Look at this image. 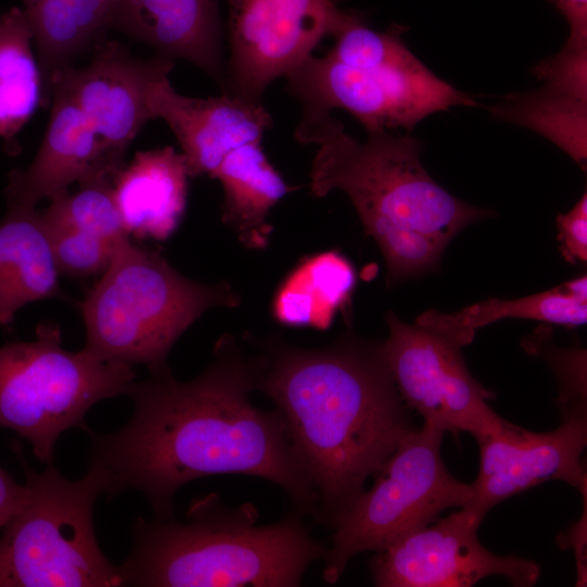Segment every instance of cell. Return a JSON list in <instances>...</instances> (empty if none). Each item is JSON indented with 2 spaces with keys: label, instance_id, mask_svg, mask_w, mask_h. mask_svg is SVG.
Masks as SVG:
<instances>
[{
  "label": "cell",
  "instance_id": "obj_21",
  "mask_svg": "<svg viewBox=\"0 0 587 587\" xmlns=\"http://www.w3.org/2000/svg\"><path fill=\"white\" fill-rule=\"evenodd\" d=\"M503 319L535 320L564 326H580L587 322V277L582 275L552 289L507 300L491 298L455 313L428 310L415 321L460 347L472 342L475 333Z\"/></svg>",
  "mask_w": 587,
  "mask_h": 587
},
{
  "label": "cell",
  "instance_id": "obj_32",
  "mask_svg": "<svg viewBox=\"0 0 587 587\" xmlns=\"http://www.w3.org/2000/svg\"><path fill=\"white\" fill-rule=\"evenodd\" d=\"M565 17L570 35L566 43L587 46V0H551Z\"/></svg>",
  "mask_w": 587,
  "mask_h": 587
},
{
  "label": "cell",
  "instance_id": "obj_15",
  "mask_svg": "<svg viewBox=\"0 0 587 587\" xmlns=\"http://www.w3.org/2000/svg\"><path fill=\"white\" fill-rule=\"evenodd\" d=\"M50 100L48 127L33 162L8 175L7 207L36 209L40 201L68 191L74 183L113 182L125 165L107 151L78 104L57 80L51 83Z\"/></svg>",
  "mask_w": 587,
  "mask_h": 587
},
{
  "label": "cell",
  "instance_id": "obj_5",
  "mask_svg": "<svg viewBox=\"0 0 587 587\" xmlns=\"http://www.w3.org/2000/svg\"><path fill=\"white\" fill-rule=\"evenodd\" d=\"M402 32L398 25L375 30L355 15L326 55H310L285 76L288 90L303 111L342 109L366 130H411L434 113L477 104L422 63Z\"/></svg>",
  "mask_w": 587,
  "mask_h": 587
},
{
  "label": "cell",
  "instance_id": "obj_16",
  "mask_svg": "<svg viewBox=\"0 0 587 587\" xmlns=\"http://www.w3.org/2000/svg\"><path fill=\"white\" fill-rule=\"evenodd\" d=\"M152 118H162L174 133L190 177L212 175L237 148L261 141L272 116L261 102L222 95L192 98L177 92L168 75L149 88Z\"/></svg>",
  "mask_w": 587,
  "mask_h": 587
},
{
  "label": "cell",
  "instance_id": "obj_27",
  "mask_svg": "<svg viewBox=\"0 0 587 587\" xmlns=\"http://www.w3.org/2000/svg\"><path fill=\"white\" fill-rule=\"evenodd\" d=\"M46 227L60 275L73 278L102 274L110 265L121 240L113 242L74 229L50 227L47 224Z\"/></svg>",
  "mask_w": 587,
  "mask_h": 587
},
{
  "label": "cell",
  "instance_id": "obj_20",
  "mask_svg": "<svg viewBox=\"0 0 587 587\" xmlns=\"http://www.w3.org/2000/svg\"><path fill=\"white\" fill-rule=\"evenodd\" d=\"M212 178L223 188L222 220L249 250H265L272 226L270 210L294 190L265 155L261 141L229 153Z\"/></svg>",
  "mask_w": 587,
  "mask_h": 587
},
{
  "label": "cell",
  "instance_id": "obj_24",
  "mask_svg": "<svg viewBox=\"0 0 587 587\" xmlns=\"http://www.w3.org/2000/svg\"><path fill=\"white\" fill-rule=\"evenodd\" d=\"M33 42V29L23 9L0 12V139L12 154L17 152L16 135L43 98Z\"/></svg>",
  "mask_w": 587,
  "mask_h": 587
},
{
  "label": "cell",
  "instance_id": "obj_7",
  "mask_svg": "<svg viewBox=\"0 0 587 587\" xmlns=\"http://www.w3.org/2000/svg\"><path fill=\"white\" fill-rule=\"evenodd\" d=\"M30 495L0 537V587H120L118 566L102 552L93 508L103 494L100 476L87 470L65 478L53 462L34 471L17 445Z\"/></svg>",
  "mask_w": 587,
  "mask_h": 587
},
{
  "label": "cell",
  "instance_id": "obj_23",
  "mask_svg": "<svg viewBox=\"0 0 587 587\" xmlns=\"http://www.w3.org/2000/svg\"><path fill=\"white\" fill-rule=\"evenodd\" d=\"M357 284L353 265L335 250L302 260L277 288L274 319L286 326L326 329L350 300Z\"/></svg>",
  "mask_w": 587,
  "mask_h": 587
},
{
  "label": "cell",
  "instance_id": "obj_8",
  "mask_svg": "<svg viewBox=\"0 0 587 587\" xmlns=\"http://www.w3.org/2000/svg\"><path fill=\"white\" fill-rule=\"evenodd\" d=\"M132 365L62 347L61 327L43 322L35 339L0 347V427L26 439L42 463L67 429L87 432V412L99 401L127 395L136 382Z\"/></svg>",
  "mask_w": 587,
  "mask_h": 587
},
{
  "label": "cell",
  "instance_id": "obj_13",
  "mask_svg": "<svg viewBox=\"0 0 587 587\" xmlns=\"http://www.w3.org/2000/svg\"><path fill=\"white\" fill-rule=\"evenodd\" d=\"M479 467L469 508L482 516L501 501L548 480L577 489L586 501L587 475L583 453L587 416L563 419L553 430L536 433L505 422L480 439Z\"/></svg>",
  "mask_w": 587,
  "mask_h": 587
},
{
  "label": "cell",
  "instance_id": "obj_9",
  "mask_svg": "<svg viewBox=\"0 0 587 587\" xmlns=\"http://www.w3.org/2000/svg\"><path fill=\"white\" fill-rule=\"evenodd\" d=\"M444 432L423 424L407 434L375 473L373 487L359 497L332 536L323 577L337 583L350 560L378 552L422 529L450 508L472 501V483L451 475L441 457Z\"/></svg>",
  "mask_w": 587,
  "mask_h": 587
},
{
  "label": "cell",
  "instance_id": "obj_11",
  "mask_svg": "<svg viewBox=\"0 0 587 587\" xmlns=\"http://www.w3.org/2000/svg\"><path fill=\"white\" fill-rule=\"evenodd\" d=\"M226 1L230 53L223 93L250 102H261L273 80L285 77L355 15L332 0Z\"/></svg>",
  "mask_w": 587,
  "mask_h": 587
},
{
  "label": "cell",
  "instance_id": "obj_31",
  "mask_svg": "<svg viewBox=\"0 0 587 587\" xmlns=\"http://www.w3.org/2000/svg\"><path fill=\"white\" fill-rule=\"evenodd\" d=\"M30 495L29 486L18 484L0 466V529L23 509Z\"/></svg>",
  "mask_w": 587,
  "mask_h": 587
},
{
  "label": "cell",
  "instance_id": "obj_14",
  "mask_svg": "<svg viewBox=\"0 0 587 587\" xmlns=\"http://www.w3.org/2000/svg\"><path fill=\"white\" fill-rule=\"evenodd\" d=\"M174 66L172 59L158 54L141 59L120 42L102 41L95 46L88 64L68 66L51 83L57 80L66 88L107 151L125 164L128 147L153 120L147 100L149 88Z\"/></svg>",
  "mask_w": 587,
  "mask_h": 587
},
{
  "label": "cell",
  "instance_id": "obj_22",
  "mask_svg": "<svg viewBox=\"0 0 587 587\" xmlns=\"http://www.w3.org/2000/svg\"><path fill=\"white\" fill-rule=\"evenodd\" d=\"M34 34L43 83L42 101L49 99L51 79L73 65L100 33L111 26L117 0H22Z\"/></svg>",
  "mask_w": 587,
  "mask_h": 587
},
{
  "label": "cell",
  "instance_id": "obj_1",
  "mask_svg": "<svg viewBox=\"0 0 587 587\" xmlns=\"http://www.w3.org/2000/svg\"><path fill=\"white\" fill-rule=\"evenodd\" d=\"M260 358L247 357L233 337H222L213 361L190 380L171 371L135 382L134 403L122 428L91 440L88 470L109 497L136 490L154 517L174 516L185 484L217 474L255 476L279 486L291 510L315 517L317 497L280 413L255 407Z\"/></svg>",
  "mask_w": 587,
  "mask_h": 587
},
{
  "label": "cell",
  "instance_id": "obj_30",
  "mask_svg": "<svg viewBox=\"0 0 587 587\" xmlns=\"http://www.w3.org/2000/svg\"><path fill=\"white\" fill-rule=\"evenodd\" d=\"M558 239L563 257L571 263L587 261V195L566 213L557 216Z\"/></svg>",
  "mask_w": 587,
  "mask_h": 587
},
{
  "label": "cell",
  "instance_id": "obj_28",
  "mask_svg": "<svg viewBox=\"0 0 587 587\" xmlns=\"http://www.w3.org/2000/svg\"><path fill=\"white\" fill-rule=\"evenodd\" d=\"M560 383L559 405L563 419L586 415V351L551 349L542 351Z\"/></svg>",
  "mask_w": 587,
  "mask_h": 587
},
{
  "label": "cell",
  "instance_id": "obj_19",
  "mask_svg": "<svg viewBox=\"0 0 587 587\" xmlns=\"http://www.w3.org/2000/svg\"><path fill=\"white\" fill-rule=\"evenodd\" d=\"M41 212L10 208L0 222V325L13 324L24 305L67 300Z\"/></svg>",
  "mask_w": 587,
  "mask_h": 587
},
{
  "label": "cell",
  "instance_id": "obj_29",
  "mask_svg": "<svg viewBox=\"0 0 587 587\" xmlns=\"http://www.w3.org/2000/svg\"><path fill=\"white\" fill-rule=\"evenodd\" d=\"M534 75L545 86L587 100V46L565 42L557 55L535 66Z\"/></svg>",
  "mask_w": 587,
  "mask_h": 587
},
{
  "label": "cell",
  "instance_id": "obj_3",
  "mask_svg": "<svg viewBox=\"0 0 587 587\" xmlns=\"http://www.w3.org/2000/svg\"><path fill=\"white\" fill-rule=\"evenodd\" d=\"M303 517L291 510L259 525L252 503L232 508L215 492L192 499L184 521L138 517L132 551L118 566L122 586H300L327 552Z\"/></svg>",
  "mask_w": 587,
  "mask_h": 587
},
{
  "label": "cell",
  "instance_id": "obj_12",
  "mask_svg": "<svg viewBox=\"0 0 587 587\" xmlns=\"http://www.w3.org/2000/svg\"><path fill=\"white\" fill-rule=\"evenodd\" d=\"M484 516L464 507L433 525L391 544L369 561L379 587H470L491 575L515 587L534 586L540 566L517 555H500L484 547L477 532Z\"/></svg>",
  "mask_w": 587,
  "mask_h": 587
},
{
  "label": "cell",
  "instance_id": "obj_26",
  "mask_svg": "<svg viewBox=\"0 0 587 587\" xmlns=\"http://www.w3.org/2000/svg\"><path fill=\"white\" fill-rule=\"evenodd\" d=\"M111 180H95L79 185L50 200L41 211L47 226L74 229L113 242L128 236L115 204Z\"/></svg>",
  "mask_w": 587,
  "mask_h": 587
},
{
  "label": "cell",
  "instance_id": "obj_10",
  "mask_svg": "<svg viewBox=\"0 0 587 587\" xmlns=\"http://www.w3.org/2000/svg\"><path fill=\"white\" fill-rule=\"evenodd\" d=\"M380 349L409 409L441 432L470 433L476 441L498 433L507 420L489 405L490 392L469 372L462 347L425 326L408 324L394 312Z\"/></svg>",
  "mask_w": 587,
  "mask_h": 587
},
{
  "label": "cell",
  "instance_id": "obj_2",
  "mask_svg": "<svg viewBox=\"0 0 587 587\" xmlns=\"http://www.w3.org/2000/svg\"><path fill=\"white\" fill-rule=\"evenodd\" d=\"M258 391L276 405L317 497L314 521L335 529L403 437L415 428L380 342L346 333L321 348L272 336Z\"/></svg>",
  "mask_w": 587,
  "mask_h": 587
},
{
  "label": "cell",
  "instance_id": "obj_18",
  "mask_svg": "<svg viewBox=\"0 0 587 587\" xmlns=\"http://www.w3.org/2000/svg\"><path fill=\"white\" fill-rule=\"evenodd\" d=\"M189 177L183 153L172 146L136 152L112 184L126 234L158 241L172 236L186 210Z\"/></svg>",
  "mask_w": 587,
  "mask_h": 587
},
{
  "label": "cell",
  "instance_id": "obj_17",
  "mask_svg": "<svg viewBox=\"0 0 587 587\" xmlns=\"http://www.w3.org/2000/svg\"><path fill=\"white\" fill-rule=\"evenodd\" d=\"M220 0H117L111 26L152 47L158 55L184 59L224 89L225 61Z\"/></svg>",
  "mask_w": 587,
  "mask_h": 587
},
{
  "label": "cell",
  "instance_id": "obj_4",
  "mask_svg": "<svg viewBox=\"0 0 587 587\" xmlns=\"http://www.w3.org/2000/svg\"><path fill=\"white\" fill-rule=\"evenodd\" d=\"M366 133L360 142L330 112H303L295 137L317 146L311 192L320 198L346 192L378 246L403 230L448 245L469 224L489 216V210L461 201L433 179L421 161L419 140L386 129Z\"/></svg>",
  "mask_w": 587,
  "mask_h": 587
},
{
  "label": "cell",
  "instance_id": "obj_25",
  "mask_svg": "<svg viewBox=\"0 0 587 587\" xmlns=\"http://www.w3.org/2000/svg\"><path fill=\"white\" fill-rule=\"evenodd\" d=\"M492 112L497 118L546 136L586 167L587 100L544 86L534 92L511 95Z\"/></svg>",
  "mask_w": 587,
  "mask_h": 587
},
{
  "label": "cell",
  "instance_id": "obj_6",
  "mask_svg": "<svg viewBox=\"0 0 587 587\" xmlns=\"http://www.w3.org/2000/svg\"><path fill=\"white\" fill-rule=\"evenodd\" d=\"M239 304L240 297L227 283L189 279L126 236L79 303L84 349L105 360L142 364L150 374L170 372L168 354L195 321L212 308Z\"/></svg>",
  "mask_w": 587,
  "mask_h": 587
}]
</instances>
